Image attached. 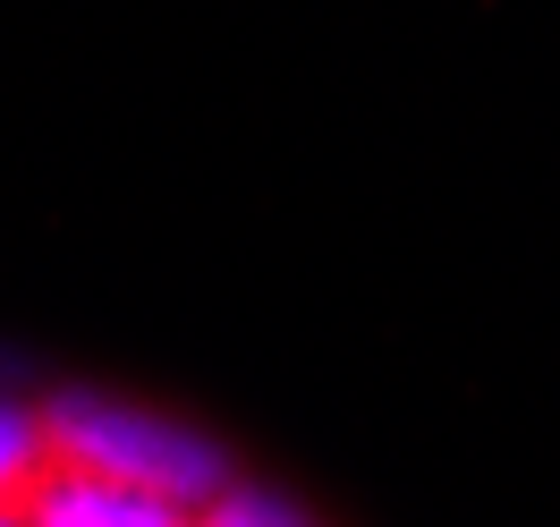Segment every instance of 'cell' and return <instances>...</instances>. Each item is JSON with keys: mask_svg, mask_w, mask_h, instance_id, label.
Listing matches in <instances>:
<instances>
[{"mask_svg": "<svg viewBox=\"0 0 560 527\" xmlns=\"http://www.w3.org/2000/svg\"><path fill=\"white\" fill-rule=\"evenodd\" d=\"M43 459L77 468V477H103V485L162 493L178 511L221 502V459L196 434L144 417V409H119V400H51L43 409Z\"/></svg>", "mask_w": 560, "mask_h": 527, "instance_id": "6da1fadb", "label": "cell"}, {"mask_svg": "<svg viewBox=\"0 0 560 527\" xmlns=\"http://www.w3.org/2000/svg\"><path fill=\"white\" fill-rule=\"evenodd\" d=\"M26 527H196V511H178L162 493H137V485H103V477H77V468H51L26 485L18 502Z\"/></svg>", "mask_w": 560, "mask_h": 527, "instance_id": "7a4b0ae2", "label": "cell"}, {"mask_svg": "<svg viewBox=\"0 0 560 527\" xmlns=\"http://www.w3.org/2000/svg\"><path fill=\"white\" fill-rule=\"evenodd\" d=\"M35 477H43V409L0 400V511H18Z\"/></svg>", "mask_w": 560, "mask_h": 527, "instance_id": "3957f363", "label": "cell"}, {"mask_svg": "<svg viewBox=\"0 0 560 527\" xmlns=\"http://www.w3.org/2000/svg\"><path fill=\"white\" fill-rule=\"evenodd\" d=\"M196 527H298V519H280L272 502H255V493H221V502H205Z\"/></svg>", "mask_w": 560, "mask_h": 527, "instance_id": "277c9868", "label": "cell"}, {"mask_svg": "<svg viewBox=\"0 0 560 527\" xmlns=\"http://www.w3.org/2000/svg\"><path fill=\"white\" fill-rule=\"evenodd\" d=\"M0 527H26V519H18V511H0Z\"/></svg>", "mask_w": 560, "mask_h": 527, "instance_id": "5b68a950", "label": "cell"}]
</instances>
